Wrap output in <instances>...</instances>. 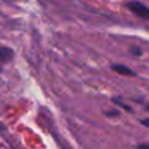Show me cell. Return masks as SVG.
I'll use <instances>...</instances> for the list:
<instances>
[{"instance_id":"cell-4","label":"cell","mask_w":149,"mask_h":149,"mask_svg":"<svg viewBox=\"0 0 149 149\" xmlns=\"http://www.w3.org/2000/svg\"><path fill=\"white\" fill-rule=\"evenodd\" d=\"M130 50H131V51H132V54H134V55H136V56H140V55L143 54V51L139 49V47H135V46H132Z\"/></svg>"},{"instance_id":"cell-7","label":"cell","mask_w":149,"mask_h":149,"mask_svg":"<svg viewBox=\"0 0 149 149\" xmlns=\"http://www.w3.org/2000/svg\"><path fill=\"white\" fill-rule=\"evenodd\" d=\"M137 149H149V144H140Z\"/></svg>"},{"instance_id":"cell-1","label":"cell","mask_w":149,"mask_h":149,"mask_svg":"<svg viewBox=\"0 0 149 149\" xmlns=\"http://www.w3.org/2000/svg\"><path fill=\"white\" fill-rule=\"evenodd\" d=\"M127 8H128L134 15H136L137 17L144 18V20H149V8L147 7V5L143 4V3L131 1V3L127 4Z\"/></svg>"},{"instance_id":"cell-8","label":"cell","mask_w":149,"mask_h":149,"mask_svg":"<svg viewBox=\"0 0 149 149\" xmlns=\"http://www.w3.org/2000/svg\"><path fill=\"white\" fill-rule=\"evenodd\" d=\"M141 123L144 124L145 127H149V119H143V120H141Z\"/></svg>"},{"instance_id":"cell-3","label":"cell","mask_w":149,"mask_h":149,"mask_svg":"<svg viewBox=\"0 0 149 149\" xmlns=\"http://www.w3.org/2000/svg\"><path fill=\"white\" fill-rule=\"evenodd\" d=\"M113 70L115 71L116 73L124 74V76H135V74H136L132 70H130L128 67H126V65H122V64H115V65H113Z\"/></svg>"},{"instance_id":"cell-2","label":"cell","mask_w":149,"mask_h":149,"mask_svg":"<svg viewBox=\"0 0 149 149\" xmlns=\"http://www.w3.org/2000/svg\"><path fill=\"white\" fill-rule=\"evenodd\" d=\"M13 58V50L9 47L0 46V64L8 63L9 60H12Z\"/></svg>"},{"instance_id":"cell-9","label":"cell","mask_w":149,"mask_h":149,"mask_svg":"<svg viewBox=\"0 0 149 149\" xmlns=\"http://www.w3.org/2000/svg\"><path fill=\"white\" fill-rule=\"evenodd\" d=\"M147 110H148V111H149V106H147Z\"/></svg>"},{"instance_id":"cell-5","label":"cell","mask_w":149,"mask_h":149,"mask_svg":"<svg viewBox=\"0 0 149 149\" xmlns=\"http://www.w3.org/2000/svg\"><path fill=\"white\" fill-rule=\"evenodd\" d=\"M114 102H115V103H118V105L120 106V107H123L124 110H127V111H132V109L130 107V106L124 105V103H123V102H120V101H119V100H114Z\"/></svg>"},{"instance_id":"cell-6","label":"cell","mask_w":149,"mask_h":149,"mask_svg":"<svg viewBox=\"0 0 149 149\" xmlns=\"http://www.w3.org/2000/svg\"><path fill=\"white\" fill-rule=\"evenodd\" d=\"M106 114H107V116H116V115H118V111H110V113H106Z\"/></svg>"}]
</instances>
